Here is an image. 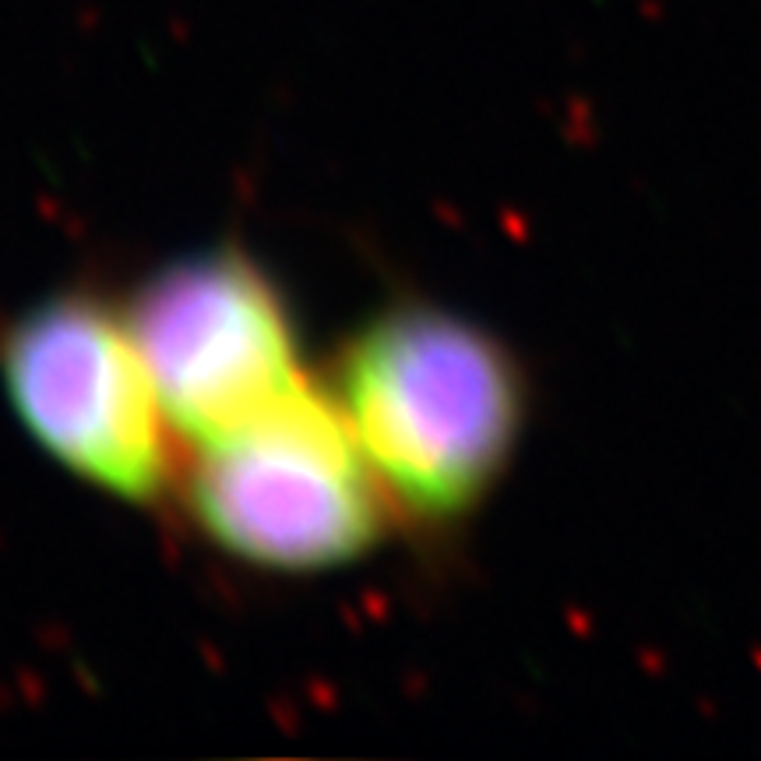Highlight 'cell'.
Instances as JSON below:
<instances>
[{
  "label": "cell",
  "instance_id": "obj_2",
  "mask_svg": "<svg viewBox=\"0 0 761 761\" xmlns=\"http://www.w3.org/2000/svg\"><path fill=\"white\" fill-rule=\"evenodd\" d=\"M384 490L332 392L304 381L261 420L198 444L187 504L230 557L272 572L360 561L384 529Z\"/></svg>",
  "mask_w": 761,
  "mask_h": 761
},
{
  "label": "cell",
  "instance_id": "obj_1",
  "mask_svg": "<svg viewBox=\"0 0 761 761\" xmlns=\"http://www.w3.org/2000/svg\"><path fill=\"white\" fill-rule=\"evenodd\" d=\"M332 398L384 498L416 521L466 518L498 487L526 427V381L483 324L395 304L342 342Z\"/></svg>",
  "mask_w": 761,
  "mask_h": 761
},
{
  "label": "cell",
  "instance_id": "obj_3",
  "mask_svg": "<svg viewBox=\"0 0 761 761\" xmlns=\"http://www.w3.org/2000/svg\"><path fill=\"white\" fill-rule=\"evenodd\" d=\"M124 318L170 424L194 444L250 427L310 381L286 296L241 247L156 268Z\"/></svg>",
  "mask_w": 761,
  "mask_h": 761
},
{
  "label": "cell",
  "instance_id": "obj_4",
  "mask_svg": "<svg viewBox=\"0 0 761 761\" xmlns=\"http://www.w3.org/2000/svg\"><path fill=\"white\" fill-rule=\"evenodd\" d=\"M0 378L42 452L107 494L148 504L170 483V416L127 318L93 293H53L8 328Z\"/></svg>",
  "mask_w": 761,
  "mask_h": 761
}]
</instances>
